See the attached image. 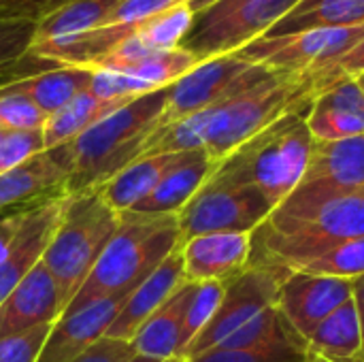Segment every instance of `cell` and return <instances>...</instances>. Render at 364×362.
<instances>
[{
	"label": "cell",
	"mask_w": 364,
	"mask_h": 362,
	"mask_svg": "<svg viewBox=\"0 0 364 362\" xmlns=\"http://www.w3.org/2000/svg\"><path fill=\"white\" fill-rule=\"evenodd\" d=\"M364 235V188L337 194L294 215H271L252 233L250 267L301 271L346 241Z\"/></svg>",
	"instance_id": "6da1fadb"
},
{
	"label": "cell",
	"mask_w": 364,
	"mask_h": 362,
	"mask_svg": "<svg viewBox=\"0 0 364 362\" xmlns=\"http://www.w3.org/2000/svg\"><path fill=\"white\" fill-rule=\"evenodd\" d=\"M166 105V87L132 98L75 141L47 149L68 171V194L98 190L124 166L136 160L160 126Z\"/></svg>",
	"instance_id": "7a4b0ae2"
},
{
	"label": "cell",
	"mask_w": 364,
	"mask_h": 362,
	"mask_svg": "<svg viewBox=\"0 0 364 362\" xmlns=\"http://www.w3.org/2000/svg\"><path fill=\"white\" fill-rule=\"evenodd\" d=\"M311 102L301 105L264 130L239 145L228 158L215 164L209 181L226 186L256 188L267 201L279 207L301 183L314 137L307 128V111Z\"/></svg>",
	"instance_id": "3957f363"
},
{
	"label": "cell",
	"mask_w": 364,
	"mask_h": 362,
	"mask_svg": "<svg viewBox=\"0 0 364 362\" xmlns=\"http://www.w3.org/2000/svg\"><path fill=\"white\" fill-rule=\"evenodd\" d=\"M181 245L177 215H147L124 211L119 228L102 250L98 262L66 312L90 301L132 292ZM64 312V314H66Z\"/></svg>",
	"instance_id": "277c9868"
},
{
	"label": "cell",
	"mask_w": 364,
	"mask_h": 362,
	"mask_svg": "<svg viewBox=\"0 0 364 362\" xmlns=\"http://www.w3.org/2000/svg\"><path fill=\"white\" fill-rule=\"evenodd\" d=\"M314 96V75L273 73L262 83L205 109L203 151L213 164H220L247 139L264 130L284 113L311 102Z\"/></svg>",
	"instance_id": "5b68a950"
},
{
	"label": "cell",
	"mask_w": 364,
	"mask_h": 362,
	"mask_svg": "<svg viewBox=\"0 0 364 362\" xmlns=\"http://www.w3.org/2000/svg\"><path fill=\"white\" fill-rule=\"evenodd\" d=\"M119 218L122 213L98 190L66 196L60 222L43 256L45 269L60 288L64 312L119 228Z\"/></svg>",
	"instance_id": "8992f818"
},
{
	"label": "cell",
	"mask_w": 364,
	"mask_h": 362,
	"mask_svg": "<svg viewBox=\"0 0 364 362\" xmlns=\"http://www.w3.org/2000/svg\"><path fill=\"white\" fill-rule=\"evenodd\" d=\"M301 0H218L196 13L181 47L198 60L237 53L264 36Z\"/></svg>",
	"instance_id": "52a82bcc"
},
{
	"label": "cell",
	"mask_w": 364,
	"mask_h": 362,
	"mask_svg": "<svg viewBox=\"0 0 364 362\" xmlns=\"http://www.w3.org/2000/svg\"><path fill=\"white\" fill-rule=\"evenodd\" d=\"M363 38L364 23L350 28H322L290 36H262L239 49L237 55L279 75H314L318 94V77L352 51Z\"/></svg>",
	"instance_id": "ba28073f"
},
{
	"label": "cell",
	"mask_w": 364,
	"mask_h": 362,
	"mask_svg": "<svg viewBox=\"0 0 364 362\" xmlns=\"http://www.w3.org/2000/svg\"><path fill=\"white\" fill-rule=\"evenodd\" d=\"M271 75L273 70L245 62L237 53L207 58L166 87V105L160 126L179 122L218 102H224L230 96L262 83Z\"/></svg>",
	"instance_id": "9c48e42d"
},
{
	"label": "cell",
	"mask_w": 364,
	"mask_h": 362,
	"mask_svg": "<svg viewBox=\"0 0 364 362\" xmlns=\"http://www.w3.org/2000/svg\"><path fill=\"white\" fill-rule=\"evenodd\" d=\"M273 211V205L256 188L205 181V186L177 213L181 241L209 233L252 235Z\"/></svg>",
	"instance_id": "30bf717a"
},
{
	"label": "cell",
	"mask_w": 364,
	"mask_h": 362,
	"mask_svg": "<svg viewBox=\"0 0 364 362\" xmlns=\"http://www.w3.org/2000/svg\"><path fill=\"white\" fill-rule=\"evenodd\" d=\"M282 280H284V275L277 271L250 267L239 277H235L230 284H226L224 299H222L215 316L200 331V335L188 346L181 361L194 358L198 354H205V352L218 348L237 329L247 324L260 312L273 307Z\"/></svg>",
	"instance_id": "8fae6325"
},
{
	"label": "cell",
	"mask_w": 364,
	"mask_h": 362,
	"mask_svg": "<svg viewBox=\"0 0 364 362\" xmlns=\"http://www.w3.org/2000/svg\"><path fill=\"white\" fill-rule=\"evenodd\" d=\"M350 299L352 280L294 271L282 280L275 309L279 312L284 324L303 341L322 320H326Z\"/></svg>",
	"instance_id": "7c38bea8"
},
{
	"label": "cell",
	"mask_w": 364,
	"mask_h": 362,
	"mask_svg": "<svg viewBox=\"0 0 364 362\" xmlns=\"http://www.w3.org/2000/svg\"><path fill=\"white\" fill-rule=\"evenodd\" d=\"M130 294V292H128ZM128 294L90 301L77 309L62 314L51 326V333L36 362H70L107 337L113 320L122 312Z\"/></svg>",
	"instance_id": "4fadbf2b"
},
{
	"label": "cell",
	"mask_w": 364,
	"mask_h": 362,
	"mask_svg": "<svg viewBox=\"0 0 364 362\" xmlns=\"http://www.w3.org/2000/svg\"><path fill=\"white\" fill-rule=\"evenodd\" d=\"M181 260L186 280L192 284L218 282L230 284L250 269L252 235L247 233H209L181 241Z\"/></svg>",
	"instance_id": "5bb4252c"
},
{
	"label": "cell",
	"mask_w": 364,
	"mask_h": 362,
	"mask_svg": "<svg viewBox=\"0 0 364 362\" xmlns=\"http://www.w3.org/2000/svg\"><path fill=\"white\" fill-rule=\"evenodd\" d=\"M64 314V301L51 273L41 262L0 303V339L55 324Z\"/></svg>",
	"instance_id": "9a60e30c"
},
{
	"label": "cell",
	"mask_w": 364,
	"mask_h": 362,
	"mask_svg": "<svg viewBox=\"0 0 364 362\" xmlns=\"http://www.w3.org/2000/svg\"><path fill=\"white\" fill-rule=\"evenodd\" d=\"M66 194L68 171L51 151H43L0 173V213L9 209L28 211Z\"/></svg>",
	"instance_id": "2e32d148"
},
{
	"label": "cell",
	"mask_w": 364,
	"mask_h": 362,
	"mask_svg": "<svg viewBox=\"0 0 364 362\" xmlns=\"http://www.w3.org/2000/svg\"><path fill=\"white\" fill-rule=\"evenodd\" d=\"M66 196L53 198L28 211L19 235L15 237L6 256L0 260V303L43 262L45 250L60 222Z\"/></svg>",
	"instance_id": "e0dca14e"
},
{
	"label": "cell",
	"mask_w": 364,
	"mask_h": 362,
	"mask_svg": "<svg viewBox=\"0 0 364 362\" xmlns=\"http://www.w3.org/2000/svg\"><path fill=\"white\" fill-rule=\"evenodd\" d=\"M316 141H341L364 134V90L356 77H343L318 92L307 111Z\"/></svg>",
	"instance_id": "ac0fdd59"
},
{
	"label": "cell",
	"mask_w": 364,
	"mask_h": 362,
	"mask_svg": "<svg viewBox=\"0 0 364 362\" xmlns=\"http://www.w3.org/2000/svg\"><path fill=\"white\" fill-rule=\"evenodd\" d=\"M179 247L162 265H158L156 271L151 275H147L128 294L122 312L117 314V318L113 320L111 329L107 331L109 339H117V341L130 344V339L143 326V322L151 314H156L171 299V294L179 286H183L188 282L186 273H183V260H181Z\"/></svg>",
	"instance_id": "d6986e66"
},
{
	"label": "cell",
	"mask_w": 364,
	"mask_h": 362,
	"mask_svg": "<svg viewBox=\"0 0 364 362\" xmlns=\"http://www.w3.org/2000/svg\"><path fill=\"white\" fill-rule=\"evenodd\" d=\"M301 183H320L348 192L364 188V134L341 141L314 139Z\"/></svg>",
	"instance_id": "ffe728a7"
},
{
	"label": "cell",
	"mask_w": 364,
	"mask_h": 362,
	"mask_svg": "<svg viewBox=\"0 0 364 362\" xmlns=\"http://www.w3.org/2000/svg\"><path fill=\"white\" fill-rule=\"evenodd\" d=\"M192 290L194 284L186 282L156 314H151L143 322V326L130 339V348L134 350V354L154 361H181L183 318Z\"/></svg>",
	"instance_id": "44dd1931"
},
{
	"label": "cell",
	"mask_w": 364,
	"mask_h": 362,
	"mask_svg": "<svg viewBox=\"0 0 364 362\" xmlns=\"http://www.w3.org/2000/svg\"><path fill=\"white\" fill-rule=\"evenodd\" d=\"M215 164L203 149L188 151L154 188V192L143 198L134 209L136 213L147 215H177L190 198L205 186L211 177Z\"/></svg>",
	"instance_id": "7402d4cb"
},
{
	"label": "cell",
	"mask_w": 364,
	"mask_h": 362,
	"mask_svg": "<svg viewBox=\"0 0 364 362\" xmlns=\"http://www.w3.org/2000/svg\"><path fill=\"white\" fill-rule=\"evenodd\" d=\"M181 154H154V156H139L128 166H124L117 175L105 181L98 192L100 196L117 211L134 209L143 198H147L154 188L162 181V177L186 156Z\"/></svg>",
	"instance_id": "603a6c76"
},
{
	"label": "cell",
	"mask_w": 364,
	"mask_h": 362,
	"mask_svg": "<svg viewBox=\"0 0 364 362\" xmlns=\"http://www.w3.org/2000/svg\"><path fill=\"white\" fill-rule=\"evenodd\" d=\"M92 70L81 66H53L41 73L11 77L0 83L2 90L23 94L30 98L45 115L55 113L77 94L90 87Z\"/></svg>",
	"instance_id": "cb8c5ba5"
},
{
	"label": "cell",
	"mask_w": 364,
	"mask_h": 362,
	"mask_svg": "<svg viewBox=\"0 0 364 362\" xmlns=\"http://www.w3.org/2000/svg\"><path fill=\"white\" fill-rule=\"evenodd\" d=\"M305 352L333 362H363V331L354 301L350 299L305 339Z\"/></svg>",
	"instance_id": "d4e9b609"
},
{
	"label": "cell",
	"mask_w": 364,
	"mask_h": 362,
	"mask_svg": "<svg viewBox=\"0 0 364 362\" xmlns=\"http://www.w3.org/2000/svg\"><path fill=\"white\" fill-rule=\"evenodd\" d=\"M364 23V0H301L264 36H290L322 28H350ZM262 38V36H260Z\"/></svg>",
	"instance_id": "484cf974"
},
{
	"label": "cell",
	"mask_w": 364,
	"mask_h": 362,
	"mask_svg": "<svg viewBox=\"0 0 364 362\" xmlns=\"http://www.w3.org/2000/svg\"><path fill=\"white\" fill-rule=\"evenodd\" d=\"M130 100H100L92 92H81L77 94L70 102H66L62 109L55 113L47 115L45 126H43V139H45V149H53L60 145H66L75 141L79 134H83L90 126L119 109Z\"/></svg>",
	"instance_id": "4316f807"
},
{
	"label": "cell",
	"mask_w": 364,
	"mask_h": 362,
	"mask_svg": "<svg viewBox=\"0 0 364 362\" xmlns=\"http://www.w3.org/2000/svg\"><path fill=\"white\" fill-rule=\"evenodd\" d=\"M122 0H73L53 15L36 23L32 43L73 36L107 26L109 17Z\"/></svg>",
	"instance_id": "83f0119b"
},
{
	"label": "cell",
	"mask_w": 364,
	"mask_h": 362,
	"mask_svg": "<svg viewBox=\"0 0 364 362\" xmlns=\"http://www.w3.org/2000/svg\"><path fill=\"white\" fill-rule=\"evenodd\" d=\"M34 32L36 21L32 19H0V77L11 79L53 68V64L28 53Z\"/></svg>",
	"instance_id": "f1b7e54d"
},
{
	"label": "cell",
	"mask_w": 364,
	"mask_h": 362,
	"mask_svg": "<svg viewBox=\"0 0 364 362\" xmlns=\"http://www.w3.org/2000/svg\"><path fill=\"white\" fill-rule=\"evenodd\" d=\"M196 13L188 2L177 4L168 11H162L136 26V32L143 36L151 51H168L181 47L183 38L192 30Z\"/></svg>",
	"instance_id": "f546056e"
},
{
	"label": "cell",
	"mask_w": 364,
	"mask_h": 362,
	"mask_svg": "<svg viewBox=\"0 0 364 362\" xmlns=\"http://www.w3.org/2000/svg\"><path fill=\"white\" fill-rule=\"evenodd\" d=\"M198 62H203V60H198L188 49L177 47V49L156 51V53L147 55L143 62L132 66L126 75L136 77L139 81L147 83L151 90H164V87L173 85L177 79H181L186 73H190Z\"/></svg>",
	"instance_id": "4dcf8cb0"
},
{
	"label": "cell",
	"mask_w": 364,
	"mask_h": 362,
	"mask_svg": "<svg viewBox=\"0 0 364 362\" xmlns=\"http://www.w3.org/2000/svg\"><path fill=\"white\" fill-rule=\"evenodd\" d=\"M307 352L303 341L296 337H286L275 344L252 348V350H209L194 358L181 362H305Z\"/></svg>",
	"instance_id": "1f68e13d"
},
{
	"label": "cell",
	"mask_w": 364,
	"mask_h": 362,
	"mask_svg": "<svg viewBox=\"0 0 364 362\" xmlns=\"http://www.w3.org/2000/svg\"><path fill=\"white\" fill-rule=\"evenodd\" d=\"M224 284L218 282H203L194 284L192 297L188 301L186 318H183V335H181V356L188 350V346L200 335V331L211 322L215 316L222 299H224Z\"/></svg>",
	"instance_id": "d6a6232c"
},
{
	"label": "cell",
	"mask_w": 364,
	"mask_h": 362,
	"mask_svg": "<svg viewBox=\"0 0 364 362\" xmlns=\"http://www.w3.org/2000/svg\"><path fill=\"white\" fill-rule=\"evenodd\" d=\"M311 275H326V277H341L354 280L364 275V235L358 239L346 241L343 245L335 247L333 252L324 254L322 258L314 260L305 269Z\"/></svg>",
	"instance_id": "836d02e7"
},
{
	"label": "cell",
	"mask_w": 364,
	"mask_h": 362,
	"mask_svg": "<svg viewBox=\"0 0 364 362\" xmlns=\"http://www.w3.org/2000/svg\"><path fill=\"white\" fill-rule=\"evenodd\" d=\"M92 79L87 92H92L100 100H132L143 94L156 92L147 83L139 81L136 77H130L126 73L107 70V68H90Z\"/></svg>",
	"instance_id": "e575fe53"
},
{
	"label": "cell",
	"mask_w": 364,
	"mask_h": 362,
	"mask_svg": "<svg viewBox=\"0 0 364 362\" xmlns=\"http://www.w3.org/2000/svg\"><path fill=\"white\" fill-rule=\"evenodd\" d=\"M47 115L23 94L0 87V126L2 130H43Z\"/></svg>",
	"instance_id": "d590c367"
},
{
	"label": "cell",
	"mask_w": 364,
	"mask_h": 362,
	"mask_svg": "<svg viewBox=\"0 0 364 362\" xmlns=\"http://www.w3.org/2000/svg\"><path fill=\"white\" fill-rule=\"evenodd\" d=\"M47 151L43 130H6L0 137V173Z\"/></svg>",
	"instance_id": "8d00e7d4"
},
{
	"label": "cell",
	"mask_w": 364,
	"mask_h": 362,
	"mask_svg": "<svg viewBox=\"0 0 364 362\" xmlns=\"http://www.w3.org/2000/svg\"><path fill=\"white\" fill-rule=\"evenodd\" d=\"M53 324L0 339V362H36Z\"/></svg>",
	"instance_id": "74e56055"
},
{
	"label": "cell",
	"mask_w": 364,
	"mask_h": 362,
	"mask_svg": "<svg viewBox=\"0 0 364 362\" xmlns=\"http://www.w3.org/2000/svg\"><path fill=\"white\" fill-rule=\"evenodd\" d=\"M183 2L190 0H122L109 17L107 26H139L141 21Z\"/></svg>",
	"instance_id": "f35d334b"
},
{
	"label": "cell",
	"mask_w": 364,
	"mask_h": 362,
	"mask_svg": "<svg viewBox=\"0 0 364 362\" xmlns=\"http://www.w3.org/2000/svg\"><path fill=\"white\" fill-rule=\"evenodd\" d=\"M360 73H364V38L341 60H337L326 73H322L318 77V92H322L324 87H328L331 83H335L343 77H356Z\"/></svg>",
	"instance_id": "ab89813d"
},
{
	"label": "cell",
	"mask_w": 364,
	"mask_h": 362,
	"mask_svg": "<svg viewBox=\"0 0 364 362\" xmlns=\"http://www.w3.org/2000/svg\"><path fill=\"white\" fill-rule=\"evenodd\" d=\"M132 356H134V350L130 348V344L105 337L70 362H126Z\"/></svg>",
	"instance_id": "60d3db41"
},
{
	"label": "cell",
	"mask_w": 364,
	"mask_h": 362,
	"mask_svg": "<svg viewBox=\"0 0 364 362\" xmlns=\"http://www.w3.org/2000/svg\"><path fill=\"white\" fill-rule=\"evenodd\" d=\"M73 0H13L9 19L19 17V19H32V21H43L45 17L53 15L62 6H66Z\"/></svg>",
	"instance_id": "b9f144b4"
},
{
	"label": "cell",
	"mask_w": 364,
	"mask_h": 362,
	"mask_svg": "<svg viewBox=\"0 0 364 362\" xmlns=\"http://www.w3.org/2000/svg\"><path fill=\"white\" fill-rule=\"evenodd\" d=\"M28 211H13V213L0 218V260L6 256V252L11 250L15 237L19 235V230H21V226L26 222Z\"/></svg>",
	"instance_id": "7bdbcfd3"
},
{
	"label": "cell",
	"mask_w": 364,
	"mask_h": 362,
	"mask_svg": "<svg viewBox=\"0 0 364 362\" xmlns=\"http://www.w3.org/2000/svg\"><path fill=\"white\" fill-rule=\"evenodd\" d=\"M352 301H354V305H356L358 320H360V331H363V362H364V275L352 280Z\"/></svg>",
	"instance_id": "ee69618b"
},
{
	"label": "cell",
	"mask_w": 364,
	"mask_h": 362,
	"mask_svg": "<svg viewBox=\"0 0 364 362\" xmlns=\"http://www.w3.org/2000/svg\"><path fill=\"white\" fill-rule=\"evenodd\" d=\"M218 0H190L188 4L192 6V11L194 13H200V11H205V9H209L211 4H215Z\"/></svg>",
	"instance_id": "f6af8a7d"
},
{
	"label": "cell",
	"mask_w": 364,
	"mask_h": 362,
	"mask_svg": "<svg viewBox=\"0 0 364 362\" xmlns=\"http://www.w3.org/2000/svg\"><path fill=\"white\" fill-rule=\"evenodd\" d=\"M11 4H13V0H0V19H9Z\"/></svg>",
	"instance_id": "bcb514c9"
},
{
	"label": "cell",
	"mask_w": 364,
	"mask_h": 362,
	"mask_svg": "<svg viewBox=\"0 0 364 362\" xmlns=\"http://www.w3.org/2000/svg\"><path fill=\"white\" fill-rule=\"evenodd\" d=\"M126 362H181V361H154V358H145V356H139V354H134L130 361Z\"/></svg>",
	"instance_id": "7dc6e473"
},
{
	"label": "cell",
	"mask_w": 364,
	"mask_h": 362,
	"mask_svg": "<svg viewBox=\"0 0 364 362\" xmlns=\"http://www.w3.org/2000/svg\"><path fill=\"white\" fill-rule=\"evenodd\" d=\"M305 362H333V361H326V358H320V356H311V354H307V361Z\"/></svg>",
	"instance_id": "c3c4849f"
},
{
	"label": "cell",
	"mask_w": 364,
	"mask_h": 362,
	"mask_svg": "<svg viewBox=\"0 0 364 362\" xmlns=\"http://www.w3.org/2000/svg\"><path fill=\"white\" fill-rule=\"evenodd\" d=\"M356 79H358L360 87H363V90H364V73H360V75H356Z\"/></svg>",
	"instance_id": "681fc988"
},
{
	"label": "cell",
	"mask_w": 364,
	"mask_h": 362,
	"mask_svg": "<svg viewBox=\"0 0 364 362\" xmlns=\"http://www.w3.org/2000/svg\"><path fill=\"white\" fill-rule=\"evenodd\" d=\"M2 132H4V130H2V126H0V137H2Z\"/></svg>",
	"instance_id": "f907efd6"
}]
</instances>
